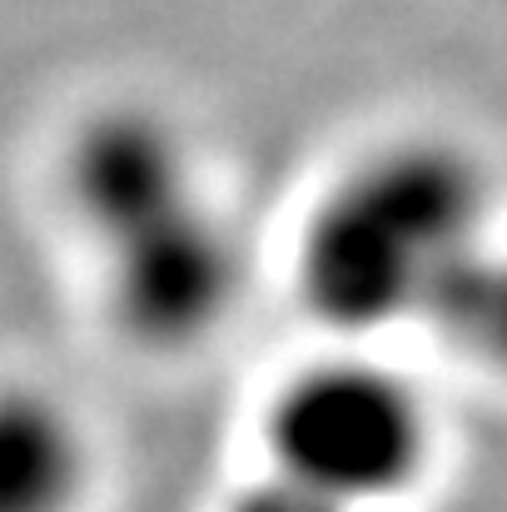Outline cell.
Wrapping results in <instances>:
<instances>
[{
	"mask_svg": "<svg viewBox=\"0 0 507 512\" xmlns=\"http://www.w3.org/2000/svg\"><path fill=\"white\" fill-rule=\"evenodd\" d=\"M65 189L105 249L199 199L179 130L140 105L100 110L80 125L65 155Z\"/></svg>",
	"mask_w": 507,
	"mask_h": 512,
	"instance_id": "4",
	"label": "cell"
},
{
	"mask_svg": "<svg viewBox=\"0 0 507 512\" xmlns=\"http://www.w3.org/2000/svg\"><path fill=\"white\" fill-rule=\"evenodd\" d=\"M85 433L60 398L0 383V512H70L85 488Z\"/></svg>",
	"mask_w": 507,
	"mask_h": 512,
	"instance_id": "5",
	"label": "cell"
},
{
	"mask_svg": "<svg viewBox=\"0 0 507 512\" xmlns=\"http://www.w3.org/2000/svg\"><path fill=\"white\" fill-rule=\"evenodd\" d=\"M234 512H353L334 503V498H324V493H314V488H299V483H289V478H269V483H259V488H249Z\"/></svg>",
	"mask_w": 507,
	"mask_h": 512,
	"instance_id": "7",
	"label": "cell"
},
{
	"mask_svg": "<svg viewBox=\"0 0 507 512\" xmlns=\"http://www.w3.org/2000/svg\"><path fill=\"white\" fill-rule=\"evenodd\" d=\"M279 478L363 512L408 488L428 453V423L408 383L368 363H329L284 388L269 418Z\"/></svg>",
	"mask_w": 507,
	"mask_h": 512,
	"instance_id": "2",
	"label": "cell"
},
{
	"mask_svg": "<svg viewBox=\"0 0 507 512\" xmlns=\"http://www.w3.org/2000/svg\"><path fill=\"white\" fill-rule=\"evenodd\" d=\"M448 339L507 373V249L483 244L428 314Z\"/></svg>",
	"mask_w": 507,
	"mask_h": 512,
	"instance_id": "6",
	"label": "cell"
},
{
	"mask_svg": "<svg viewBox=\"0 0 507 512\" xmlns=\"http://www.w3.org/2000/svg\"><path fill=\"white\" fill-rule=\"evenodd\" d=\"M483 170L438 140L368 155L314 209L299 249L309 309L334 329L428 319L453 274L488 244Z\"/></svg>",
	"mask_w": 507,
	"mask_h": 512,
	"instance_id": "1",
	"label": "cell"
},
{
	"mask_svg": "<svg viewBox=\"0 0 507 512\" xmlns=\"http://www.w3.org/2000/svg\"><path fill=\"white\" fill-rule=\"evenodd\" d=\"M105 254L115 314L150 348H184L204 339L234 309L244 279L239 239L204 204V194L160 224L110 244Z\"/></svg>",
	"mask_w": 507,
	"mask_h": 512,
	"instance_id": "3",
	"label": "cell"
}]
</instances>
